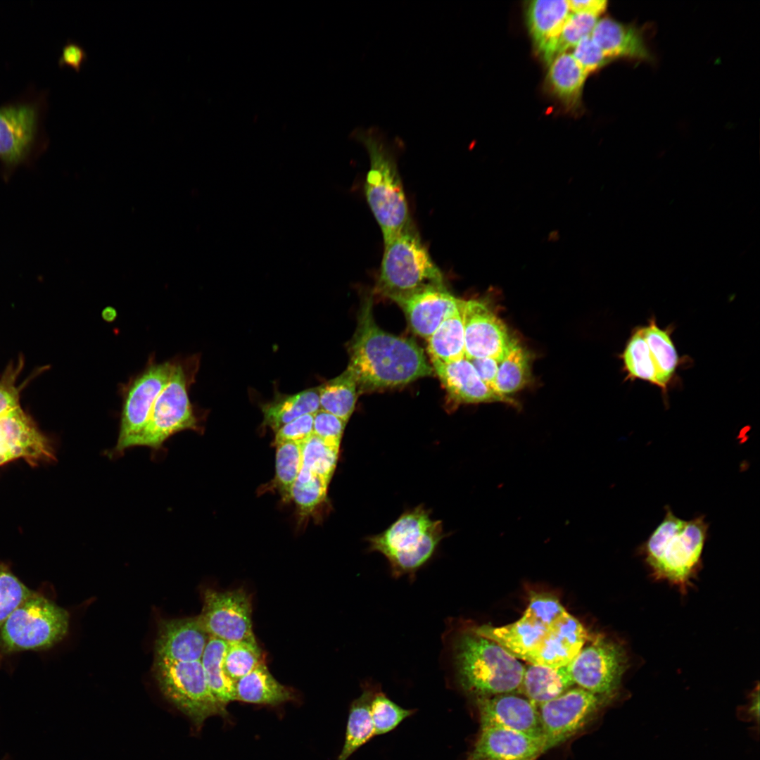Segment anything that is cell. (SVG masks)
Here are the masks:
<instances>
[{"mask_svg": "<svg viewBox=\"0 0 760 760\" xmlns=\"http://www.w3.org/2000/svg\"><path fill=\"white\" fill-rule=\"evenodd\" d=\"M210 638L198 616L162 621L155 642V659L199 661Z\"/></svg>", "mask_w": 760, "mask_h": 760, "instance_id": "21", "label": "cell"}, {"mask_svg": "<svg viewBox=\"0 0 760 760\" xmlns=\"http://www.w3.org/2000/svg\"><path fill=\"white\" fill-rule=\"evenodd\" d=\"M348 350L347 368L359 394L405 385L433 372L414 340L388 333L376 324L370 297L362 305Z\"/></svg>", "mask_w": 760, "mask_h": 760, "instance_id": "1", "label": "cell"}, {"mask_svg": "<svg viewBox=\"0 0 760 760\" xmlns=\"http://www.w3.org/2000/svg\"><path fill=\"white\" fill-rule=\"evenodd\" d=\"M19 459L32 467L56 461L51 440L20 406L0 417V466Z\"/></svg>", "mask_w": 760, "mask_h": 760, "instance_id": "14", "label": "cell"}, {"mask_svg": "<svg viewBox=\"0 0 760 760\" xmlns=\"http://www.w3.org/2000/svg\"><path fill=\"white\" fill-rule=\"evenodd\" d=\"M319 410L317 387L291 395L277 393L271 401L261 405L262 424L277 431L294 419Z\"/></svg>", "mask_w": 760, "mask_h": 760, "instance_id": "28", "label": "cell"}, {"mask_svg": "<svg viewBox=\"0 0 760 760\" xmlns=\"http://www.w3.org/2000/svg\"><path fill=\"white\" fill-rule=\"evenodd\" d=\"M530 355L516 339L512 338L504 359L498 365L494 391L499 395L514 393L530 380Z\"/></svg>", "mask_w": 760, "mask_h": 760, "instance_id": "34", "label": "cell"}, {"mask_svg": "<svg viewBox=\"0 0 760 760\" xmlns=\"http://www.w3.org/2000/svg\"><path fill=\"white\" fill-rule=\"evenodd\" d=\"M296 698L293 689L280 683L260 664L234 684V700L254 704L278 705Z\"/></svg>", "mask_w": 760, "mask_h": 760, "instance_id": "25", "label": "cell"}, {"mask_svg": "<svg viewBox=\"0 0 760 760\" xmlns=\"http://www.w3.org/2000/svg\"><path fill=\"white\" fill-rule=\"evenodd\" d=\"M599 15L587 12H572L565 21L545 61H552L574 46L583 37L590 36Z\"/></svg>", "mask_w": 760, "mask_h": 760, "instance_id": "38", "label": "cell"}, {"mask_svg": "<svg viewBox=\"0 0 760 760\" xmlns=\"http://www.w3.org/2000/svg\"><path fill=\"white\" fill-rule=\"evenodd\" d=\"M329 481L301 467L291 488V499L300 513H311L326 501Z\"/></svg>", "mask_w": 760, "mask_h": 760, "instance_id": "41", "label": "cell"}, {"mask_svg": "<svg viewBox=\"0 0 760 760\" xmlns=\"http://www.w3.org/2000/svg\"><path fill=\"white\" fill-rule=\"evenodd\" d=\"M34 593L14 575L7 564L0 561V628L10 614Z\"/></svg>", "mask_w": 760, "mask_h": 760, "instance_id": "42", "label": "cell"}, {"mask_svg": "<svg viewBox=\"0 0 760 760\" xmlns=\"http://www.w3.org/2000/svg\"><path fill=\"white\" fill-rule=\"evenodd\" d=\"M320 410L348 422L357 398L358 388L352 372L346 368L338 376L317 386Z\"/></svg>", "mask_w": 760, "mask_h": 760, "instance_id": "32", "label": "cell"}, {"mask_svg": "<svg viewBox=\"0 0 760 760\" xmlns=\"http://www.w3.org/2000/svg\"><path fill=\"white\" fill-rule=\"evenodd\" d=\"M228 643L210 637L201 661L209 688L217 700L224 707L234 700V684L225 673L223 659Z\"/></svg>", "mask_w": 760, "mask_h": 760, "instance_id": "35", "label": "cell"}, {"mask_svg": "<svg viewBox=\"0 0 760 760\" xmlns=\"http://www.w3.org/2000/svg\"><path fill=\"white\" fill-rule=\"evenodd\" d=\"M198 617L210 637L227 643L256 642L251 598L243 588L228 591L207 589Z\"/></svg>", "mask_w": 760, "mask_h": 760, "instance_id": "12", "label": "cell"}, {"mask_svg": "<svg viewBox=\"0 0 760 760\" xmlns=\"http://www.w3.org/2000/svg\"><path fill=\"white\" fill-rule=\"evenodd\" d=\"M547 628L521 617L517 621L503 626L482 625L471 630L497 642L513 656L521 659L536 646Z\"/></svg>", "mask_w": 760, "mask_h": 760, "instance_id": "27", "label": "cell"}, {"mask_svg": "<svg viewBox=\"0 0 760 760\" xmlns=\"http://www.w3.org/2000/svg\"><path fill=\"white\" fill-rule=\"evenodd\" d=\"M153 675L164 697L199 729L212 716H229L215 697L201 660L174 661L155 659Z\"/></svg>", "mask_w": 760, "mask_h": 760, "instance_id": "9", "label": "cell"}, {"mask_svg": "<svg viewBox=\"0 0 760 760\" xmlns=\"http://www.w3.org/2000/svg\"><path fill=\"white\" fill-rule=\"evenodd\" d=\"M569 665L576 685L611 698L626 671L627 658L619 644L597 636L583 647Z\"/></svg>", "mask_w": 760, "mask_h": 760, "instance_id": "13", "label": "cell"}, {"mask_svg": "<svg viewBox=\"0 0 760 760\" xmlns=\"http://www.w3.org/2000/svg\"><path fill=\"white\" fill-rule=\"evenodd\" d=\"M570 11L566 0H538L529 3L526 10L528 27L544 61Z\"/></svg>", "mask_w": 760, "mask_h": 760, "instance_id": "24", "label": "cell"}, {"mask_svg": "<svg viewBox=\"0 0 760 760\" xmlns=\"http://www.w3.org/2000/svg\"><path fill=\"white\" fill-rule=\"evenodd\" d=\"M412 222L384 244L377 292L385 297L412 293L429 287H445Z\"/></svg>", "mask_w": 760, "mask_h": 760, "instance_id": "7", "label": "cell"}, {"mask_svg": "<svg viewBox=\"0 0 760 760\" xmlns=\"http://www.w3.org/2000/svg\"><path fill=\"white\" fill-rule=\"evenodd\" d=\"M572 12H587L600 15L607 8L605 0H569L567 1Z\"/></svg>", "mask_w": 760, "mask_h": 760, "instance_id": "51", "label": "cell"}, {"mask_svg": "<svg viewBox=\"0 0 760 760\" xmlns=\"http://www.w3.org/2000/svg\"><path fill=\"white\" fill-rule=\"evenodd\" d=\"M37 106L32 103L0 106V160L13 167L23 162L36 139Z\"/></svg>", "mask_w": 760, "mask_h": 760, "instance_id": "18", "label": "cell"}, {"mask_svg": "<svg viewBox=\"0 0 760 760\" xmlns=\"http://www.w3.org/2000/svg\"><path fill=\"white\" fill-rule=\"evenodd\" d=\"M645 339L648 345L656 369L658 387L666 395L669 384L675 377L680 360L671 339V327L660 328L654 317L648 324L642 326Z\"/></svg>", "mask_w": 760, "mask_h": 760, "instance_id": "29", "label": "cell"}, {"mask_svg": "<svg viewBox=\"0 0 760 760\" xmlns=\"http://www.w3.org/2000/svg\"><path fill=\"white\" fill-rule=\"evenodd\" d=\"M300 444L301 467L330 481L336 467L339 448L313 433Z\"/></svg>", "mask_w": 760, "mask_h": 760, "instance_id": "37", "label": "cell"}, {"mask_svg": "<svg viewBox=\"0 0 760 760\" xmlns=\"http://www.w3.org/2000/svg\"><path fill=\"white\" fill-rule=\"evenodd\" d=\"M198 362L196 356L174 360L169 380L156 400L145 427L130 441L128 448L146 446L158 452L174 434L200 430L199 418L189 396Z\"/></svg>", "mask_w": 760, "mask_h": 760, "instance_id": "6", "label": "cell"}, {"mask_svg": "<svg viewBox=\"0 0 760 760\" xmlns=\"http://www.w3.org/2000/svg\"><path fill=\"white\" fill-rule=\"evenodd\" d=\"M469 360L474 367L481 379L490 389L495 391V381L498 370V362L490 357L474 358Z\"/></svg>", "mask_w": 760, "mask_h": 760, "instance_id": "50", "label": "cell"}, {"mask_svg": "<svg viewBox=\"0 0 760 760\" xmlns=\"http://www.w3.org/2000/svg\"><path fill=\"white\" fill-rule=\"evenodd\" d=\"M566 612L557 597L547 593H533L521 618L543 627H550Z\"/></svg>", "mask_w": 760, "mask_h": 760, "instance_id": "44", "label": "cell"}, {"mask_svg": "<svg viewBox=\"0 0 760 760\" xmlns=\"http://www.w3.org/2000/svg\"><path fill=\"white\" fill-rule=\"evenodd\" d=\"M609 699L577 686L538 705L544 752L564 743L582 731Z\"/></svg>", "mask_w": 760, "mask_h": 760, "instance_id": "11", "label": "cell"}, {"mask_svg": "<svg viewBox=\"0 0 760 760\" xmlns=\"http://www.w3.org/2000/svg\"><path fill=\"white\" fill-rule=\"evenodd\" d=\"M465 357H490L500 363L505 357L512 338L506 326L489 306L478 300H462Z\"/></svg>", "mask_w": 760, "mask_h": 760, "instance_id": "15", "label": "cell"}, {"mask_svg": "<svg viewBox=\"0 0 760 760\" xmlns=\"http://www.w3.org/2000/svg\"><path fill=\"white\" fill-rule=\"evenodd\" d=\"M174 366V360L163 362L149 360L147 366L122 388V406L120 428L115 447L108 452L109 457L122 455L130 441L145 427L158 395L166 385Z\"/></svg>", "mask_w": 760, "mask_h": 760, "instance_id": "10", "label": "cell"}, {"mask_svg": "<svg viewBox=\"0 0 760 760\" xmlns=\"http://www.w3.org/2000/svg\"><path fill=\"white\" fill-rule=\"evenodd\" d=\"M444 535L441 521L432 520L429 512L418 506L367 541L369 550L381 553L398 578L414 575L432 557Z\"/></svg>", "mask_w": 760, "mask_h": 760, "instance_id": "5", "label": "cell"}, {"mask_svg": "<svg viewBox=\"0 0 760 760\" xmlns=\"http://www.w3.org/2000/svg\"><path fill=\"white\" fill-rule=\"evenodd\" d=\"M588 638L583 624L567 612L548 627L536 646L521 659L552 668L569 664Z\"/></svg>", "mask_w": 760, "mask_h": 760, "instance_id": "17", "label": "cell"}, {"mask_svg": "<svg viewBox=\"0 0 760 760\" xmlns=\"http://www.w3.org/2000/svg\"><path fill=\"white\" fill-rule=\"evenodd\" d=\"M275 486L284 499L291 500V488L302 466L301 444L293 441L275 443Z\"/></svg>", "mask_w": 760, "mask_h": 760, "instance_id": "39", "label": "cell"}, {"mask_svg": "<svg viewBox=\"0 0 760 760\" xmlns=\"http://www.w3.org/2000/svg\"><path fill=\"white\" fill-rule=\"evenodd\" d=\"M24 366L20 357L18 362L11 363L0 378V417L20 406V395L27 381L17 385L18 378Z\"/></svg>", "mask_w": 760, "mask_h": 760, "instance_id": "45", "label": "cell"}, {"mask_svg": "<svg viewBox=\"0 0 760 760\" xmlns=\"http://www.w3.org/2000/svg\"><path fill=\"white\" fill-rule=\"evenodd\" d=\"M352 136L369 155L365 195L385 244L412 222L395 155L382 132L376 127L356 129Z\"/></svg>", "mask_w": 760, "mask_h": 760, "instance_id": "2", "label": "cell"}, {"mask_svg": "<svg viewBox=\"0 0 760 760\" xmlns=\"http://www.w3.org/2000/svg\"><path fill=\"white\" fill-rule=\"evenodd\" d=\"M314 414H307L281 426L275 434V443L284 441L302 443L313 433Z\"/></svg>", "mask_w": 760, "mask_h": 760, "instance_id": "48", "label": "cell"}, {"mask_svg": "<svg viewBox=\"0 0 760 760\" xmlns=\"http://www.w3.org/2000/svg\"><path fill=\"white\" fill-rule=\"evenodd\" d=\"M403 310L412 330L427 339L460 307L446 287H429L390 298Z\"/></svg>", "mask_w": 760, "mask_h": 760, "instance_id": "19", "label": "cell"}, {"mask_svg": "<svg viewBox=\"0 0 760 760\" xmlns=\"http://www.w3.org/2000/svg\"><path fill=\"white\" fill-rule=\"evenodd\" d=\"M69 619L64 608L34 593L1 627L0 649L6 654L51 648L66 635Z\"/></svg>", "mask_w": 760, "mask_h": 760, "instance_id": "8", "label": "cell"}, {"mask_svg": "<svg viewBox=\"0 0 760 760\" xmlns=\"http://www.w3.org/2000/svg\"><path fill=\"white\" fill-rule=\"evenodd\" d=\"M346 422L335 415L318 410L314 414L313 434L329 444L340 448Z\"/></svg>", "mask_w": 760, "mask_h": 760, "instance_id": "46", "label": "cell"}, {"mask_svg": "<svg viewBox=\"0 0 760 760\" xmlns=\"http://www.w3.org/2000/svg\"><path fill=\"white\" fill-rule=\"evenodd\" d=\"M571 55L587 74L596 70L609 61L590 36L581 39L574 46Z\"/></svg>", "mask_w": 760, "mask_h": 760, "instance_id": "47", "label": "cell"}, {"mask_svg": "<svg viewBox=\"0 0 760 760\" xmlns=\"http://www.w3.org/2000/svg\"><path fill=\"white\" fill-rule=\"evenodd\" d=\"M431 361L433 371L452 401L457 403H513L511 398L490 389L466 357L448 363L436 360Z\"/></svg>", "mask_w": 760, "mask_h": 760, "instance_id": "22", "label": "cell"}, {"mask_svg": "<svg viewBox=\"0 0 760 760\" xmlns=\"http://www.w3.org/2000/svg\"><path fill=\"white\" fill-rule=\"evenodd\" d=\"M576 685L570 665L552 668L531 664L525 666L518 692L538 706L559 696Z\"/></svg>", "mask_w": 760, "mask_h": 760, "instance_id": "26", "label": "cell"}, {"mask_svg": "<svg viewBox=\"0 0 760 760\" xmlns=\"http://www.w3.org/2000/svg\"><path fill=\"white\" fill-rule=\"evenodd\" d=\"M549 65L547 80L552 91L563 101L575 103L588 74L567 52L555 57Z\"/></svg>", "mask_w": 760, "mask_h": 760, "instance_id": "33", "label": "cell"}, {"mask_svg": "<svg viewBox=\"0 0 760 760\" xmlns=\"http://www.w3.org/2000/svg\"><path fill=\"white\" fill-rule=\"evenodd\" d=\"M370 711L375 735L391 732L415 711L400 707L379 690L373 696Z\"/></svg>", "mask_w": 760, "mask_h": 760, "instance_id": "43", "label": "cell"}, {"mask_svg": "<svg viewBox=\"0 0 760 760\" xmlns=\"http://www.w3.org/2000/svg\"><path fill=\"white\" fill-rule=\"evenodd\" d=\"M454 659L461 687L475 698L520 688L525 666L501 645L471 629L455 640Z\"/></svg>", "mask_w": 760, "mask_h": 760, "instance_id": "3", "label": "cell"}, {"mask_svg": "<svg viewBox=\"0 0 760 760\" xmlns=\"http://www.w3.org/2000/svg\"><path fill=\"white\" fill-rule=\"evenodd\" d=\"M544 739L500 728H481L465 760H537L544 754Z\"/></svg>", "mask_w": 760, "mask_h": 760, "instance_id": "20", "label": "cell"}, {"mask_svg": "<svg viewBox=\"0 0 760 760\" xmlns=\"http://www.w3.org/2000/svg\"><path fill=\"white\" fill-rule=\"evenodd\" d=\"M621 358L627 379H640L658 386L656 369L644 337L642 326L636 327L632 331Z\"/></svg>", "mask_w": 760, "mask_h": 760, "instance_id": "36", "label": "cell"}, {"mask_svg": "<svg viewBox=\"0 0 760 760\" xmlns=\"http://www.w3.org/2000/svg\"><path fill=\"white\" fill-rule=\"evenodd\" d=\"M377 690L374 687H365L361 695L351 703L344 744L338 760H348L360 747L375 736L370 705Z\"/></svg>", "mask_w": 760, "mask_h": 760, "instance_id": "30", "label": "cell"}, {"mask_svg": "<svg viewBox=\"0 0 760 760\" xmlns=\"http://www.w3.org/2000/svg\"><path fill=\"white\" fill-rule=\"evenodd\" d=\"M481 728H500L542 736L538 706L519 692L476 697Z\"/></svg>", "mask_w": 760, "mask_h": 760, "instance_id": "16", "label": "cell"}, {"mask_svg": "<svg viewBox=\"0 0 760 760\" xmlns=\"http://www.w3.org/2000/svg\"><path fill=\"white\" fill-rule=\"evenodd\" d=\"M665 510L663 520L640 550L658 578L685 585L700 562L709 524L704 515L684 520L669 506Z\"/></svg>", "mask_w": 760, "mask_h": 760, "instance_id": "4", "label": "cell"}, {"mask_svg": "<svg viewBox=\"0 0 760 760\" xmlns=\"http://www.w3.org/2000/svg\"><path fill=\"white\" fill-rule=\"evenodd\" d=\"M87 60L88 54L80 44L68 40L63 48L58 64L61 68L69 67L80 72Z\"/></svg>", "mask_w": 760, "mask_h": 760, "instance_id": "49", "label": "cell"}, {"mask_svg": "<svg viewBox=\"0 0 760 760\" xmlns=\"http://www.w3.org/2000/svg\"><path fill=\"white\" fill-rule=\"evenodd\" d=\"M263 662V653L257 642H236L227 645L223 669L226 675L235 683Z\"/></svg>", "mask_w": 760, "mask_h": 760, "instance_id": "40", "label": "cell"}, {"mask_svg": "<svg viewBox=\"0 0 760 760\" xmlns=\"http://www.w3.org/2000/svg\"><path fill=\"white\" fill-rule=\"evenodd\" d=\"M462 300L459 308L427 338L431 360L448 363L465 357L464 326L460 310Z\"/></svg>", "mask_w": 760, "mask_h": 760, "instance_id": "31", "label": "cell"}, {"mask_svg": "<svg viewBox=\"0 0 760 760\" xmlns=\"http://www.w3.org/2000/svg\"><path fill=\"white\" fill-rule=\"evenodd\" d=\"M590 37L608 59L620 57L638 61L652 59L642 32L612 18L598 20Z\"/></svg>", "mask_w": 760, "mask_h": 760, "instance_id": "23", "label": "cell"}]
</instances>
